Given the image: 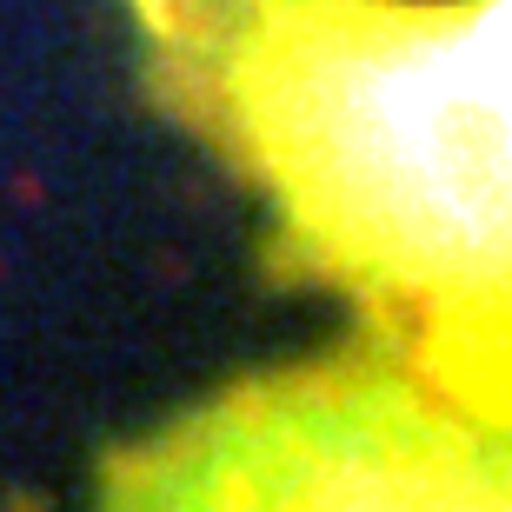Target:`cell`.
Segmentation results:
<instances>
[{
	"mask_svg": "<svg viewBox=\"0 0 512 512\" xmlns=\"http://www.w3.org/2000/svg\"><path fill=\"white\" fill-rule=\"evenodd\" d=\"M133 7L173 100L273 200V247L380 313L439 393L499 419L512 0Z\"/></svg>",
	"mask_w": 512,
	"mask_h": 512,
	"instance_id": "6da1fadb",
	"label": "cell"
},
{
	"mask_svg": "<svg viewBox=\"0 0 512 512\" xmlns=\"http://www.w3.org/2000/svg\"><path fill=\"white\" fill-rule=\"evenodd\" d=\"M506 493V419L393 353L247 373L100 473V512H512Z\"/></svg>",
	"mask_w": 512,
	"mask_h": 512,
	"instance_id": "7a4b0ae2",
	"label": "cell"
}]
</instances>
